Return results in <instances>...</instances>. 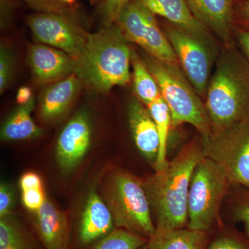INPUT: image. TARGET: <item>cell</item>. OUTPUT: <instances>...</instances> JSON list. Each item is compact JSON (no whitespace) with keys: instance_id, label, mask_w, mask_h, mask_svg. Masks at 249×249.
<instances>
[{"instance_id":"1","label":"cell","mask_w":249,"mask_h":249,"mask_svg":"<svg viewBox=\"0 0 249 249\" xmlns=\"http://www.w3.org/2000/svg\"><path fill=\"white\" fill-rule=\"evenodd\" d=\"M204 101L213 133L249 121V62L237 45L223 46Z\"/></svg>"},{"instance_id":"2","label":"cell","mask_w":249,"mask_h":249,"mask_svg":"<svg viewBox=\"0 0 249 249\" xmlns=\"http://www.w3.org/2000/svg\"><path fill=\"white\" fill-rule=\"evenodd\" d=\"M203 157L201 145L190 144L164 169L155 171L142 183L157 219L156 230L184 229L188 224L190 184Z\"/></svg>"},{"instance_id":"3","label":"cell","mask_w":249,"mask_h":249,"mask_svg":"<svg viewBox=\"0 0 249 249\" xmlns=\"http://www.w3.org/2000/svg\"><path fill=\"white\" fill-rule=\"evenodd\" d=\"M129 41L117 24L88 33L84 48L75 60L74 73L92 89L106 93L130 82Z\"/></svg>"},{"instance_id":"4","label":"cell","mask_w":249,"mask_h":249,"mask_svg":"<svg viewBox=\"0 0 249 249\" xmlns=\"http://www.w3.org/2000/svg\"><path fill=\"white\" fill-rule=\"evenodd\" d=\"M142 58L170 108L173 125L190 124L201 137L211 135L212 127L204 100L196 92L181 67L160 61L147 53Z\"/></svg>"},{"instance_id":"5","label":"cell","mask_w":249,"mask_h":249,"mask_svg":"<svg viewBox=\"0 0 249 249\" xmlns=\"http://www.w3.org/2000/svg\"><path fill=\"white\" fill-rule=\"evenodd\" d=\"M162 29L183 73L196 92L204 100L223 45L210 31H191L167 21Z\"/></svg>"},{"instance_id":"6","label":"cell","mask_w":249,"mask_h":249,"mask_svg":"<svg viewBox=\"0 0 249 249\" xmlns=\"http://www.w3.org/2000/svg\"><path fill=\"white\" fill-rule=\"evenodd\" d=\"M106 199L116 228L147 240L155 233L146 192L135 177L127 173H116L108 186Z\"/></svg>"},{"instance_id":"7","label":"cell","mask_w":249,"mask_h":249,"mask_svg":"<svg viewBox=\"0 0 249 249\" xmlns=\"http://www.w3.org/2000/svg\"><path fill=\"white\" fill-rule=\"evenodd\" d=\"M228 181L219 165L207 157L199 160L188 193V229L206 232L217 217Z\"/></svg>"},{"instance_id":"8","label":"cell","mask_w":249,"mask_h":249,"mask_svg":"<svg viewBox=\"0 0 249 249\" xmlns=\"http://www.w3.org/2000/svg\"><path fill=\"white\" fill-rule=\"evenodd\" d=\"M204 157L220 167L232 184L249 189V121L201 137Z\"/></svg>"},{"instance_id":"9","label":"cell","mask_w":249,"mask_h":249,"mask_svg":"<svg viewBox=\"0 0 249 249\" xmlns=\"http://www.w3.org/2000/svg\"><path fill=\"white\" fill-rule=\"evenodd\" d=\"M155 16L135 0H129L121 11L116 24L129 42L140 46L147 54L160 61L180 66Z\"/></svg>"},{"instance_id":"10","label":"cell","mask_w":249,"mask_h":249,"mask_svg":"<svg viewBox=\"0 0 249 249\" xmlns=\"http://www.w3.org/2000/svg\"><path fill=\"white\" fill-rule=\"evenodd\" d=\"M27 23L36 40L65 52L73 59L78 58L84 48L88 33L70 18L40 12L28 18Z\"/></svg>"},{"instance_id":"11","label":"cell","mask_w":249,"mask_h":249,"mask_svg":"<svg viewBox=\"0 0 249 249\" xmlns=\"http://www.w3.org/2000/svg\"><path fill=\"white\" fill-rule=\"evenodd\" d=\"M91 134L89 117L85 111L69 121L57 142L56 158L62 171H71L79 164L91 145Z\"/></svg>"},{"instance_id":"12","label":"cell","mask_w":249,"mask_h":249,"mask_svg":"<svg viewBox=\"0 0 249 249\" xmlns=\"http://www.w3.org/2000/svg\"><path fill=\"white\" fill-rule=\"evenodd\" d=\"M194 17L224 47L236 45L233 0H186Z\"/></svg>"},{"instance_id":"13","label":"cell","mask_w":249,"mask_h":249,"mask_svg":"<svg viewBox=\"0 0 249 249\" xmlns=\"http://www.w3.org/2000/svg\"><path fill=\"white\" fill-rule=\"evenodd\" d=\"M29 62L36 79L42 83L59 81L74 73V59L44 44L31 46Z\"/></svg>"},{"instance_id":"14","label":"cell","mask_w":249,"mask_h":249,"mask_svg":"<svg viewBox=\"0 0 249 249\" xmlns=\"http://www.w3.org/2000/svg\"><path fill=\"white\" fill-rule=\"evenodd\" d=\"M128 119L137 148L154 166L160 149L158 130L148 109L137 98L129 103Z\"/></svg>"},{"instance_id":"15","label":"cell","mask_w":249,"mask_h":249,"mask_svg":"<svg viewBox=\"0 0 249 249\" xmlns=\"http://www.w3.org/2000/svg\"><path fill=\"white\" fill-rule=\"evenodd\" d=\"M114 229V219L107 204L96 191L90 192L78 228L80 245H93Z\"/></svg>"},{"instance_id":"16","label":"cell","mask_w":249,"mask_h":249,"mask_svg":"<svg viewBox=\"0 0 249 249\" xmlns=\"http://www.w3.org/2000/svg\"><path fill=\"white\" fill-rule=\"evenodd\" d=\"M34 213V226L46 249H68L70 227L65 214L47 197Z\"/></svg>"},{"instance_id":"17","label":"cell","mask_w":249,"mask_h":249,"mask_svg":"<svg viewBox=\"0 0 249 249\" xmlns=\"http://www.w3.org/2000/svg\"><path fill=\"white\" fill-rule=\"evenodd\" d=\"M82 81L75 73L59 80L42 95L40 115L47 122L58 120L70 109L79 91Z\"/></svg>"},{"instance_id":"18","label":"cell","mask_w":249,"mask_h":249,"mask_svg":"<svg viewBox=\"0 0 249 249\" xmlns=\"http://www.w3.org/2000/svg\"><path fill=\"white\" fill-rule=\"evenodd\" d=\"M155 16L189 30L209 31L192 14L186 0H135Z\"/></svg>"},{"instance_id":"19","label":"cell","mask_w":249,"mask_h":249,"mask_svg":"<svg viewBox=\"0 0 249 249\" xmlns=\"http://www.w3.org/2000/svg\"><path fill=\"white\" fill-rule=\"evenodd\" d=\"M206 232L191 229L156 230L147 241L149 249H206Z\"/></svg>"},{"instance_id":"20","label":"cell","mask_w":249,"mask_h":249,"mask_svg":"<svg viewBox=\"0 0 249 249\" xmlns=\"http://www.w3.org/2000/svg\"><path fill=\"white\" fill-rule=\"evenodd\" d=\"M34 108V98L17 108L1 127V140L24 141L40 137L43 131L36 124L31 116Z\"/></svg>"},{"instance_id":"21","label":"cell","mask_w":249,"mask_h":249,"mask_svg":"<svg viewBox=\"0 0 249 249\" xmlns=\"http://www.w3.org/2000/svg\"><path fill=\"white\" fill-rule=\"evenodd\" d=\"M131 65L136 96L142 104L148 106L161 96L160 87L142 57L132 49Z\"/></svg>"},{"instance_id":"22","label":"cell","mask_w":249,"mask_h":249,"mask_svg":"<svg viewBox=\"0 0 249 249\" xmlns=\"http://www.w3.org/2000/svg\"><path fill=\"white\" fill-rule=\"evenodd\" d=\"M146 107L155 121L160 137V149L155 164V171L164 169L168 164L167 148L171 125H173L171 112L162 96L150 103Z\"/></svg>"},{"instance_id":"23","label":"cell","mask_w":249,"mask_h":249,"mask_svg":"<svg viewBox=\"0 0 249 249\" xmlns=\"http://www.w3.org/2000/svg\"><path fill=\"white\" fill-rule=\"evenodd\" d=\"M147 241L145 237L133 232L115 228L89 249H139L146 245Z\"/></svg>"},{"instance_id":"24","label":"cell","mask_w":249,"mask_h":249,"mask_svg":"<svg viewBox=\"0 0 249 249\" xmlns=\"http://www.w3.org/2000/svg\"><path fill=\"white\" fill-rule=\"evenodd\" d=\"M0 249H31L20 228L11 216L0 219Z\"/></svg>"},{"instance_id":"25","label":"cell","mask_w":249,"mask_h":249,"mask_svg":"<svg viewBox=\"0 0 249 249\" xmlns=\"http://www.w3.org/2000/svg\"><path fill=\"white\" fill-rule=\"evenodd\" d=\"M129 0H104L101 8L104 25L116 24L121 11Z\"/></svg>"},{"instance_id":"26","label":"cell","mask_w":249,"mask_h":249,"mask_svg":"<svg viewBox=\"0 0 249 249\" xmlns=\"http://www.w3.org/2000/svg\"><path fill=\"white\" fill-rule=\"evenodd\" d=\"M31 7L41 11V13H51L61 15L70 18V12L65 3L60 0H24Z\"/></svg>"},{"instance_id":"27","label":"cell","mask_w":249,"mask_h":249,"mask_svg":"<svg viewBox=\"0 0 249 249\" xmlns=\"http://www.w3.org/2000/svg\"><path fill=\"white\" fill-rule=\"evenodd\" d=\"M47 199L44 193L43 188L38 189H31L28 191H22V201L24 207L33 211L37 212Z\"/></svg>"},{"instance_id":"28","label":"cell","mask_w":249,"mask_h":249,"mask_svg":"<svg viewBox=\"0 0 249 249\" xmlns=\"http://www.w3.org/2000/svg\"><path fill=\"white\" fill-rule=\"evenodd\" d=\"M11 54L5 47H1L0 51V92L6 89L9 85L11 75Z\"/></svg>"},{"instance_id":"29","label":"cell","mask_w":249,"mask_h":249,"mask_svg":"<svg viewBox=\"0 0 249 249\" xmlns=\"http://www.w3.org/2000/svg\"><path fill=\"white\" fill-rule=\"evenodd\" d=\"M14 201L12 188L6 183H1L0 186V218L11 216Z\"/></svg>"},{"instance_id":"30","label":"cell","mask_w":249,"mask_h":249,"mask_svg":"<svg viewBox=\"0 0 249 249\" xmlns=\"http://www.w3.org/2000/svg\"><path fill=\"white\" fill-rule=\"evenodd\" d=\"M248 193L238 201L234 209V216L245 227L246 233L249 240V189Z\"/></svg>"},{"instance_id":"31","label":"cell","mask_w":249,"mask_h":249,"mask_svg":"<svg viewBox=\"0 0 249 249\" xmlns=\"http://www.w3.org/2000/svg\"><path fill=\"white\" fill-rule=\"evenodd\" d=\"M208 249H249V245L237 238L224 237L214 240Z\"/></svg>"},{"instance_id":"32","label":"cell","mask_w":249,"mask_h":249,"mask_svg":"<svg viewBox=\"0 0 249 249\" xmlns=\"http://www.w3.org/2000/svg\"><path fill=\"white\" fill-rule=\"evenodd\" d=\"M19 187L21 191L43 188L42 178L37 173L29 172L24 173L19 179Z\"/></svg>"},{"instance_id":"33","label":"cell","mask_w":249,"mask_h":249,"mask_svg":"<svg viewBox=\"0 0 249 249\" xmlns=\"http://www.w3.org/2000/svg\"><path fill=\"white\" fill-rule=\"evenodd\" d=\"M236 45L249 62V30L247 29H235Z\"/></svg>"},{"instance_id":"34","label":"cell","mask_w":249,"mask_h":249,"mask_svg":"<svg viewBox=\"0 0 249 249\" xmlns=\"http://www.w3.org/2000/svg\"><path fill=\"white\" fill-rule=\"evenodd\" d=\"M32 91L28 87H22L18 89L16 101L19 106L27 104L32 99Z\"/></svg>"},{"instance_id":"35","label":"cell","mask_w":249,"mask_h":249,"mask_svg":"<svg viewBox=\"0 0 249 249\" xmlns=\"http://www.w3.org/2000/svg\"><path fill=\"white\" fill-rule=\"evenodd\" d=\"M239 14L241 20L245 24L247 29L249 30V3L244 2L240 5L239 7Z\"/></svg>"},{"instance_id":"36","label":"cell","mask_w":249,"mask_h":249,"mask_svg":"<svg viewBox=\"0 0 249 249\" xmlns=\"http://www.w3.org/2000/svg\"><path fill=\"white\" fill-rule=\"evenodd\" d=\"M60 1H62V2L65 3V4H73L76 0H60Z\"/></svg>"},{"instance_id":"37","label":"cell","mask_w":249,"mask_h":249,"mask_svg":"<svg viewBox=\"0 0 249 249\" xmlns=\"http://www.w3.org/2000/svg\"><path fill=\"white\" fill-rule=\"evenodd\" d=\"M89 1L92 3H96V2H98V1H102V0H89Z\"/></svg>"},{"instance_id":"38","label":"cell","mask_w":249,"mask_h":249,"mask_svg":"<svg viewBox=\"0 0 249 249\" xmlns=\"http://www.w3.org/2000/svg\"><path fill=\"white\" fill-rule=\"evenodd\" d=\"M139 249H149L148 247H147V245L143 246V247H142V248H140Z\"/></svg>"},{"instance_id":"39","label":"cell","mask_w":249,"mask_h":249,"mask_svg":"<svg viewBox=\"0 0 249 249\" xmlns=\"http://www.w3.org/2000/svg\"><path fill=\"white\" fill-rule=\"evenodd\" d=\"M245 1V2L249 3V0H244Z\"/></svg>"}]
</instances>
